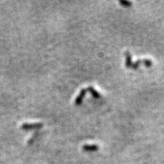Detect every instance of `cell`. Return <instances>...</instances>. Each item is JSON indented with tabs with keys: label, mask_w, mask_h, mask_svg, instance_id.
I'll return each instance as SVG.
<instances>
[{
	"label": "cell",
	"mask_w": 164,
	"mask_h": 164,
	"mask_svg": "<svg viewBox=\"0 0 164 164\" xmlns=\"http://www.w3.org/2000/svg\"><path fill=\"white\" fill-rule=\"evenodd\" d=\"M119 3L124 7H130L131 6V2L128 1H119Z\"/></svg>",
	"instance_id": "5b68a950"
},
{
	"label": "cell",
	"mask_w": 164,
	"mask_h": 164,
	"mask_svg": "<svg viewBox=\"0 0 164 164\" xmlns=\"http://www.w3.org/2000/svg\"><path fill=\"white\" fill-rule=\"evenodd\" d=\"M99 149V147L96 144H86L83 146V150L86 151H96Z\"/></svg>",
	"instance_id": "7a4b0ae2"
},
{
	"label": "cell",
	"mask_w": 164,
	"mask_h": 164,
	"mask_svg": "<svg viewBox=\"0 0 164 164\" xmlns=\"http://www.w3.org/2000/svg\"><path fill=\"white\" fill-rule=\"evenodd\" d=\"M87 90L91 92V93L93 95V97H94V98H100V93H99L98 92H97V91L93 88V87H89V88H88V89Z\"/></svg>",
	"instance_id": "277c9868"
},
{
	"label": "cell",
	"mask_w": 164,
	"mask_h": 164,
	"mask_svg": "<svg viewBox=\"0 0 164 164\" xmlns=\"http://www.w3.org/2000/svg\"><path fill=\"white\" fill-rule=\"evenodd\" d=\"M87 91H88V90L87 89L81 90V93H79V95L77 97L76 100H75V103H76V105H79V104L81 103L82 100H83V98H84V95H85L86 93H87Z\"/></svg>",
	"instance_id": "6da1fadb"
},
{
	"label": "cell",
	"mask_w": 164,
	"mask_h": 164,
	"mask_svg": "<svg viewBox=\"0 0 164 164\" xmlns=\"http://www.w3.org/2000/svg\"><path fill=\"white\" fill-rule=\"evenodd\" d=\"M133 62H131V57L129 53H126L125 54V66L127 68H131Z\"/></svg>",
	"instance_id": "3957f363"
}]
</instances>
